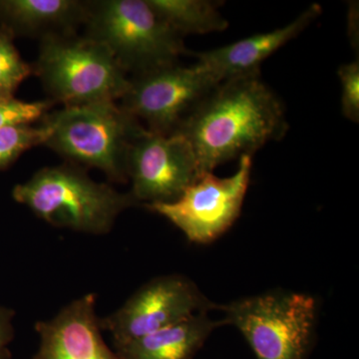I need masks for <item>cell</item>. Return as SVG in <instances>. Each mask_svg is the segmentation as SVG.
I'll return each mask as SVG.
<instances>
[{
    "instance_id": "6da1fadb",
    "label": "cell",
    "mask_w": 359,
    "mask_h": 359,
    "mask_svg": "<svg viewBox=\"0 0 359 359\" xmlns=\"http://www.w3.org/2000/svg\"><path fill=\"white\" fill-rule=\"evenodd\" d=\"M287 129L283 102L259 71L221 82L177 133L190 144L203 174L238 158L252 157L269 142L283 139Z\"/></svg>"
},
{
    "instance_id": "7a4b0ae2",
    "label": "cell",
    "mask_w": 359,
    "mask_h": 359,
    "mask_svg": "<svg viewBox=\"0 0 359 359\" xmlns=\"http://www.w3.org/2000/svg\"><path fill=\"white\" fill-rule=\"evenodd\" d=\"M16 202L45 223L91 235H105L125 210L138 205L131 193L97 183L75 165L46 167L13 189Z\"/></svg>"
},
{
    "instance_id": "3957f363",
    "label": "cell",
    "mask_w": 359,
    "mask_h": 359,
    "mask_svg": "<svg viewBox=\"0 0 359 359\" xmlns=\"http://www.w3.org/2000/svg\"><path fill=\"white\" fill-rule=\"evenodd\" d=\"M47 146L75 166L96 168L112 182L125 183L127 156L144 127L115 102L67 106L45 115Z\"/></svg>"
},
{
    "instance_id": "277c9868",
    "label": "cell",
    "mask_w": 359,
    "mask_h": 359,
    "mask_svg": "<svg viewBox=\"0 0 359 359\" xmlns=\"http://www.w3.org/2000/svg\"><path fill=\"white\" fill-rule=\"evenodd\" d=\"M34 72L53 103L79 106L115 102L130 78L105 44L76 33L40 39Z\"/></svg>"
},
{
    "instance_id": "5b68a950",
    "label": "cell",
    "mask_w": 359,
    "mask_h": 359,
    "mask_svg": "<svg viewBox=\"0 0 359 359\" xmlns=\"http://www.w3.org/2000/svg\"><path fill=\"white\" fill-rule=\"evenodd\" d=\"M84 25L85 36L105 44L127 74L178 63L188 52L147 0L86 1Z\"/></svg>"
},
{
    "instance_id": "8992f818",
    "label": "cell",
    "mask_w": 359,
    "mask_h": 359,
    "mask_svg": "<svg viewBox=\"0 0 359 359\" xmlns=\"http://www.w3.org/2000/svg\"><path fill=\"white\" fill-rule=\"evenodd\" d=\"M257 359H309L316 340L318 302L304 292H275L218 306Z\"/></svg>"
},
{
    "instance_id": "52a82bcc",
    "label": "cell",
    "mask_w": 359,
    "mask_h": 359,
    "mask_svg": "<svg viewBox=\"0 0 359 359\" xmlns=\"http://www.w3.org/2000/svg\"><path fill=\"white\" fill-rule=\"evenodd\" d=\"M219 84L199 63H178L133 75L121 100V107L150 132L172 135L189 115Z\"/></svg>"
},
{
    "instance_id": "ba28073f",
    "label": "cell",
    "mask_w": 359,
    "mask_h": 359,
    "mask_svg": "<svg viewBox=\"0 0 359 359\" xmlns=\"http://www.w3.org/2000/svg\"><path fill=\"white\" fill-rule=\"evenodd\" d=\"M252 161L244 156L237 172L219 178L212 172L201 174L174 202L145 205L183 231L190 242L209 244L235 224L244 205Z\"/></svg>"
},
{
    "instance_id": "9c48e42d",
    "label": "cell",
    "mask_w": 359,
    "mask_h": 359,
    "mask_svg": "<svg viewBox=\"0 0 359 359\" xmlns=\"http://www.w3.org/2000/svg\"><path fill=\"white\" fill-rule=\"evenodd\" d=\"M217 309L218 304L187 276H159L134 292L121 308L100 318V325L109 332L117 348L194 314Z\"/></svg>"
},
{
    "instance_id": "30bf717a",
    "label": "cell",
    "mask_w": 359,
    "mask_h": 359,
    "mask_svg": "<svg viewBox=\"0 0 359 359\" xmlns=\"http://www.w3.org/2000/svg\"><path fill=\"white\" fill-rule=\"evenodd\" d=\"M200 175L193 149L181 134L144 128L130 146L127 177L139 204L174 202Z\"/></svg>"
},
{
    "instance_id": "8fae6325",
    "label": "cell",
    "mask_w": 359,
    "mask_h": 359,
    "mask_svg": "<svg viewBox=\"0 0 359 359\" xmlns=\"http://www.w3.org/2000/svg\"><path fill=\"white\" fill-rule=\"evenodd\" d=\"M39 346L32 359H120L103 339L96 297L87 294L35 325Z\"/></svg>"
},
{
    "instance_id": "7c38bea8",
    "label": "cell",
    "mask_w": 359,
    "mask_h": 359,
    "mask_svg": "<svg viewBox=\"0 0 359 359\" xmlns=\"http://www.w3.org/2000/svg\"><path fill=\"white\" fill-rule=\"evenodd\" d=\"M318 4H311L289 25L271 32L259 33L212 50L195 53L198 63L221 82L259 72V65L290 40L299 36L321 13Z\"/></svg>"
},
{
    "instance_id": "4fadbf2b",
    "label": "cell",
    "mask_w": 359,
    "mask_h": 359,
    "mask_svg": "<svg viewBox=\"0 0 359 359\" xmlns=\"http://www.w3.org/2000/svg\"><path fill=\"white\" fill-rule=\"evenodd\" d=\"M85 18L86 1L80 0H0V20L9 34L41 39L76 33Z\"/></svg>"
},
{
    "instance_id": "5bb4252c",
    "label": "cell",
    "mask_w": 359,
    "mask_h": 359,
    "mask_svg": "<svg viewBox=\"0 0 359 359\" xmlns=\"http://www.w3.org/2000/svg\"><path fill=\"white\" fill-rule=\"evenodd\" d=\"M221 321L209 313L194 314L152 334L117 347L120 359H194Z\"/></svg>"
},
{
    "instance_id": "9a60e30c",
    "label": "cell",
    "mask_w": 359,
    "mask_h": 359,
    "mask_svg": "<svg viewBox=\"0 0 359 359\" xmlns=\"http://www.w3.org/2000/svg\"><path fill=\"white\" fill-rule=\"evenodd\" d=\"M149 6L182 37L224 32L229 22L219 13V2L210 0H147Z\"/></svg>"
},
{
    "instance_id": "2e32d148",
    "label": "cell",
    "mask_w": 359,
    "mask_h": 359,
    "mask_svg": "<svg viewBox=\"0 0 359 359\" xmlns=\"http://www.w3.org/2000/svg\"><path fill=\"white\" fill-rule=\"evenodd\" d=\"M50 129L43 121L39 126L18 125L0 130V169L13 163L25 151L44 145Z\"/></svg>"
},
{
    "instance_id": "e0dca14e",
    "label": "cell",
    "mask_w": 359,
    "mask_h": 359,
    "mask_svg": "<svg viewBox=\"0 0 359 359\" xmlns=\"http://www.w3.org/2000/svg\"><path fill=\"white\" fill-rule=\"evenodd\" d=\"M32 71L14 47L11 34L0 30V97L13 96Z\"/></svg>"
},
{
    "instance_id": "ac0fdd59",
    "label": "cell",
    "mask_w": 359,
    "mask_h": 359,
    "mask_svg": "<svg viewBox=\"0 0 359 359\" xmlns=\"http://www.w3.org/2000/svg\"><path fill=\"white\" fill-rule=\"evenodd\" d=\"M54 103L52 101L25 102L11 97H0V130L39 121Z\"/></svg>"
},
{
    "instance_id": "d6986e66",
    "label": "cell",
    "mask_w": 359,
    "mask_h": 359,
    "mask_svg": "<svg viewBox=\"0 0 359 359\" xmlns=\"http://www.w3.org/2000/svg\"><path fill=\"white\" fill-rule=\"evenodd\" d=\"M341 83V111L346 119L359 122V61L358 59L339 68Z\"/></svg>"
},
{
    "instance_id": "ffe728a7",
    "label": "cell",
    "mask_w": 359,
    "mask_h": 359,
    "mask_svg": "<svg viewBox=\"0 0 359 359\" xmlns=\"http://www.w3.org/2000/svg\"><path fill=\"white\" fill-rule=\"evenodd\" d=\"M11 339V327L8 325L6 316L0 313V359L4 358L6 346Z\"/></svg>"
}]
</instances>
